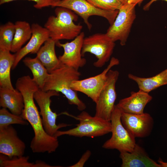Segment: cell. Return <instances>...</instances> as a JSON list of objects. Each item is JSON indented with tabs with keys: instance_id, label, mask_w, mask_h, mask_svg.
I'll use <instances>...</instances> for the list:
<instances>
[{
	"instance_id": "1",
	"label": "cell",
	"mask_w": 167,
	"mask_h": 167,
	"mask_svg": "<svg viewBox=\"0 0 167 167\" xmlns=\"http://www.w3.org/2000/svg\"><path fill=\"white\" fill-rule=\"evenodd\" d=\"M16 88L22 94L24 108L21 115L31 126L34 134L30 147L34 153H51L59 146L58 138L48 135L44 128L42 118L34 101V95L39 88L38 85L30 76L18 79Z\"/></svg>"
},
{
	"instance_id": "17",
	"label": "cell",
	"mask_w": 167,
	"mask_h": 167,
	"mask_svg": "<svg viewBox=\"0 0 167 167\" xmlns=\"http://www.w3.org/2000/svg\"><path fill=\"white\" fill-rule=\"evenodd\" d=\"M122 167H161V165L151 158L141 146L136 144L131 152H120Z\"/></svg>"
},
{
	"instance_id": "14",
	"label": "cell",
	"mask_w": 167,
	"mask_h": 167,
	"mask_svg": "<svg viewBox=\"0 0 167 167\" xmlns=\"http://www.w3.org/2000/svg\"><path fill=\"white\" fill-rule=\"evenodd\" d=\"M26 145L18 137L11 126L0 130V153L10 158L21 157L24 154Z\"/></svg>"
},
{
	"instance_id": "30",
	"label": "cell",
	"mask_w": 167,
	"mask_h": 167,
	"mask_svg": "<svg viewBox=\"0 0 167 167\" xmlns=\"http://www.w3.org/2000/svg\"><path fill=\"white\" fill-rule=\"evenodd\" d=\"M144 0H123L122 3V4L130 3L135 4L136 5L138 4H140Z\"/></svg>"
},
{
	"instance_id": "29",
	"label": "cell",
	"mask_w": 167,
	"mask_h": 167,
	"mask_svg": "<svg viewBox=\"0 0 167 167\" xmlns=\"http://www.w3.org/2000/svg\"><path fill=\"white\" fill-rule=\"evenodd\" d=\"M91 154V152L88 150L82 156L79 161L71 167H82L84 166L85 163L88 161Z\"/></svg>"
},
{
	"instance_id": "32",
	"label": "cell",
	"mask_w": 167,
	"mask_h": 167,
	"mask_svg": "<svg viewBox=\"0 0 167 167\" xmlns=\"http://www.w3.org/2000/svg\"><path fill=\"white\" fill-rule=\"evenodd\" d=\"M158 0H151L148 2L143 7V9L144 11H148L152 4L154 2ZM167 2V0H162Z\"/></svg>"
},
{
	"instance_id": "10",
	"label": "cell",
	"mask_w": 167,
	"mask_h": 167,
	"mask_svg": "<svg viewBox=\"0 0 167 167\" xmlns=\"http://www.w3.org/2000/svg\"><path fill=\"white\" fill-rule=\"evenodd\" d=\"M59 93L54 90L45 91L39 88L34 95V99L40 108V113L44 129L48 135L53 136L60 128L71 125L66 123L56 124L58 115L53 111L51 108L50 98L53 96H58Z\"/></svg>"
},
{
	"instance_id": "26",
	"label": "cell",
	"mask_w": 167,
	"mask_h": 167,
	"mask_svg": "<svg viewBox=\"0 0 167 167\" xmlns=\"http://www.w3.org/2000/svg\"><path fill=\"white\" fill-rule=\"evenodd\" d=\"M28 156L15 157L10 158L0 154V167H35V164L29 161Z\"/></svg>"
},
{
	"instance_id": "25",
	"label": "cell",
	"mask_w": 167,
	"mask_h": 167,
	"mask_svg": "<svg viewBox=\"0 0 167 167\" xmlns=\"http://www.w3.org/2000/svg\"><path fill=\"white\" fill-rule=\"evenodd\" d=\"M29 123L24 119L21 115H17L9 112L6 108L0 109V130L12 124L28 125Z\"/></svg>"
},
{
	"instance_id": "23",
	"label": "cell",
	"mask_w": 167,
	"mask_h": 167,
	"mask_svg": "<svg viewBox=\"0 0 167 167\" xmlns=\"http://www.w3.org/2000/svg\"><path fill=\"white\" fill-rule=\"evenodd\" d=\"M23 62L32 72L33 80L42 90L49 74L47 69L36 57L33 58L26 57Z\"/></svg>"
},
{
	"instance_id": "5",
	"label": "cell",
	"mask_w": 167,
	"mask_h": 167,
	"mask_svg": "<svg viewBox=\"0 0 167 167\" xmlns=\"http://www.w3.org/2000/svg\"><path fill=\"white\" fill-rule=\"evenodd\" d=\"M121 114L122 112L115 105L110 120L112 136L102 147L106 149H116L120 152H131L136 144L135 138L123 126Z\"/></svg>"
},
{
	"instance_id": "4",
	"label": "cell",
	"mask_w": 167,
	"mask_h": 167,
	"mask_svg": "<svg viewBox=\"0 0 167 167\" xmlns=\"http://www.w3.org/2000/svg\"><path fill=\"white\" fill-rule=\"evenodd\" d=\"M79 123L76 127L65 131H58L54 136L66 135L77 137L91 138L103 136L111 132V122L95 116H92L84 110L76 118Z\"/></svg>"
},
{
	"instance_id": "2",
	"label": "cell",
	"mask_w": 167,
	"mask_h": 167,
	"mask_svg": "<svg viewBox=\"0 0 167 167\" xmlns=\"http://www.w3.org/2000/svg\"><path fill=\"white\" fill-rule=\"evenodd\" d=\"M80 75L78 70L62 64L49 73L42 90L61 92L67 98L69 104L76 105L79 111H84L86 108V105L79 98L77 92L71 87L72 82L79 79Z\"/></svg>"
},
{
	"instance_id": "6",
	"label": "cell",
	"mask_w": 167,
	"mask_h": 167,
	"mask_svg": "<svg viewBox=\"0 0 167 167\" xmlns=\"http://www.w3.org/2000/svg\"><path fill=\"white\" fill-rule=\"evenodd\" d=\"M115 45V42L106 33H95L84 37L82 55L83 57L88 52L94 54L97 60L93 65L101 67L109 60Z\"/></svg>"
},
{
	"instance_id": "27",
	"label": "cell",
	"mask_w": 167,
	"mask_h": 167,
	"mask_svg": "<svg viewBox=\"0 0 167 167\" xmlns=\"http://www.w3.org/2000/svg\"><path fill=\"white\" fill-rule=\"evenodd\" d=\"M87 0L96 7L105 10H118L122 5L119 0Z\"/></svg>"
},
{
	"instance_id": "22",
	"label": "cell",
	"mask_w": 167,
	"mask_h": 167,
	"mask_svg": "<svg viewBox=\"0 0 167 167\" xmlns=\"http://www.w3.org/2000/svg\"><path fill=\"white\" fill-rule=\"evenodd\" d=\"M15 32L11 52L16 53L29 40L32 35L31 26L24 21H17L15 23Z\"/></svg>"
},
{
	"instance_id": "12",
	"label": "cell",
	"mask_w": 167,
	"mask_h": 167,
	"mask_svg": "<svg viewBox=\"0 0 167 167\" xmlns=\"http://www.w3.org/2000/svg\"><path fill=\"white\" fill-rule=\"evenodd\" d=\"M84 33H81L70 42L61 43L59 41L56 45L64 49L63 54L58 58L61 63L77 70L83 67L86 63V60L83 58L82 50L84 38Z\"/></svg>"
},
{
	"instance_id": "34",
	"label": "cell",
	"mask_w": 167,
	"mask_h": 167,
	"mask_svg": "<svg viewBox=\"0 0 167 167\" xmlns=\"http://www.w3.org/2000/svg\"><path fill=\"white\" fill-rule=\"evenodd\" d=\"M53 0V3H54V2H58V1H61L62 0Z\"/></svg>"
},
{
	"instance_id": "13",
	"label": "cell",
	"mask_w": 167,
	"mask_h": 167,
	"mask_svg": "<svg viewBox=\"0 0 167 167\" xmlns=\"http://www.w3.org/2000/svg\"><path fill=\"white\" fill-rule=\"evenodd\" d=\"M121 120L124 126L135 138L149 136L153 129V119L148 113L137 114L122 112Z\"/></svg>"
},
{
	"instance_id": "24",
	"label": "cell",
	"mask_w": 167,
	"mask_h": 167,
	"mask_svg": "<svg viewBox=\"0 0 167 167\" xmlns=\"http://www.w3.org/2000/svg\"><path fill=\"white\" fill-rule=\"evenodd\" d=\"M15 32V24L11 22L0 26V49L11 51Z\"/></svg>"
},
{
	"instance_id": "28",
	"label": "cell",
	"mask_w": 167,
	"mask_h": 167,
	"mask_svg": "<svg viewBox=\"0 0 167 167\" xmlns=\"http://www.w3.org/2000/svg\"><path fill=\"white\" fill-rule=\"evenodd\" d=\"M16 0H0V4L2 5ZM34 2L35 4L34 6L36 8L41 9L43 8L51 6L53 2L52 0H27Z\"/></svg>"
},
{
	"instance_id": "20",
	"label": "cell",
	"mask_w": 167,
	"mask_h": 167,
	"mask_svg": "<svg viewBox=\"0 0 167 167\" xmlns=\"http://www.w3.org/2000/svg\"><path fill=\"white\" fill-rule=\"evenodd\" d=\"M11 51L0 49V88L14 90L11 82L10 71L15 61V54Z\"/></svg>"
},
{
	"instance_id": "21",
	"label": "cell",
	"mask_w": 167,
	"mask_h": 167,
	"mask_svg": "<svg viewBox=\"0 0 167 167\" xmlns=\"http://www.w3.org/2000/svg\"><path fill=\"white\" fill-rule=\"evenodd\" d=\"M128 78L135 81L139 90L148 93L162 86L167 85V69L153 76L148 78L139 77L129 74Z\"/></svg>"
},
{
	"instance_id": "8",
	"label": "cell",
	"mask_w": 167,
	"mask_h": 167,
	"mask_svg": "<svg viewBox=\"0 0 167 167\" xmlns=\"http://www.w3.org/2000/svg\"><path fill=\"white\" fill-rule=\"evenodd\" d=\"M136 5L130 3L122 4L118 10L114 22L106 33L114 42L119 41L122 46L126 44L132 25L136 18Z\"/></svg>"
},
{
	"instance_id": "35",
	"label": "cell",
	"mask_w": 167,
	"mask_h": 167,
	"mask_svg": "<svg viewBox=\"0 0 167 167\" xmlns=\"http://www.w3.org/2000/svg\"><path fill=\"white\" fill-rule=\"evenodd\" d=\"M119 1H120L122 3V2L123 1V0H119Z\"/></svg>"
},
{
	"instance_id": "11",
	"label": "cell",
	"mask_w": 167,
	"mask_h": 167,
	"mask_svg": "<svg viewBox=\"0 0 167 167\" xmlns=\"http://www.w3.org/2000/svg\"><path fill=\"white\" fill-rule=\"evenodd\" d=\"M119 64L118 58L112 57L107 67L101 73L84 79L74 81L71 83V87L73 90L85 94L96 103L105 83L108 72L113 67Z\"/></svg>"
},
{
	"instance_id": "9",
	"label": "cell",
	"mask_w": 167,
	"mask_h": 167,
	"mask_svg": "<svg viewBox=\"0 0 167 167\" xmlns=\"http://www.w3.org/2000/svg\"><path fill=\"white\" fill-rule=\"evenodd\" d=\"M119 72L110 69L107 74V79L101 91L96 104L95 116L110 121L117 98L115 85Z\"/></svg>"
},
{
	"instance_id": "19",
	"label": "cell",
	"mask_w": 167,
	"mask_h": 167,
	"mask_svg": "<svg viewBox=\"0 0 167 167\" xmlns=\"http://www.w3.org/2000/svg\"><path fill=\"white\" fill-rule=\"evenodd\" d=\"M0 106L8 109L13 114L21 115L24 108L22 94L16 89L12 90L0 88Z\"/></svg>"
},
{
	"instance_id": "31",
	"label": "cell",
	"mask_w": 167,
	"mask_h": 167,
	"mask_svg": "<svg viewBox=\"0 0 167 167\" xmlns=\"http://www.w3.org/2000/svg\"><path fill=\"white\" fill-rule=\"evenodd\" d=\"M35 163V167H54V166H51L45 162L41 161H36Z\"/></svg>"
},
{
	"instance_id": "3",
	"label": "cell",
	"mask_w": 167,
	"mask_h": 167,
	"mask_svg": "<svg viewBox=\"0 0 167 167\" xmlns=\"http://www.w3.org/2000/svg\"><path fill=\"white\" fill-rule=\"evenodd\" d=\"M55 16L49 17L44 27L49 31L50 38L57 42L62 40L74 39L81 32L82 25L75 24L77 15L67 8L57 7Z\"/></svg>"
},
{
	"instance_id": "33",
	"label": "cell",
	"mask_w": 167,
	"mask_h": 167,
	"mask_svg": "<svg viewBox=\"0 0 167 167\" xmlns=\"http://www.w3.org/2000/svg\"><path fill=\"white\" fill-rule=\"evenodd\" d=\"M158 163L161 165V167H167V162H165L160 158L158 161Z\"/></svg>"
},
{
	"instance_id": "16",
	"label": "cell",
	"mask_w": 167,
	"mask_h": 167,
	"mask_svg": "<svg viewBox=\"0 0 167 167\" xmlns=\"http://www.w3.org/2000/svg\"><path fill=\"white\" fill-rule=\"evenodd\" d=\"M152 99L148 93L139 90L131 92L130 96L120 100L115 106L122 112L141 114L144 113V108Z\"/></svg>"
},
{
	"instance_id": "15",
	"label": "cell",
	"mask_w": 167,
	"mask_h": 167,
	"mask_svg": "<svg viewBox=\"0 0 167 167\" xmlns=\"http://www.w3.org/2000/svg\"><path fill=\"white\" fill-rule=\"evenodd\" d=\"M31 26L32 36L28 43L15 54V58L12 69L17 66L20 60L27 54H36L42 45L50 38L49 32L45 27L37 23H33Z\"/></svg>"
},
{
	"instance_id": "18",
	"label": "cell",
	"mask_w": 167,
	"mask_h": 167,
	"mask_svg": "<svg viewBox=\"0 0 167 167\" xmlns=\"http://www.w3.org/2000/svg\"><path fill=\"white\" fill-rule=\"evenodd\" d=\"M56 43V41L49 38L36 53V57L47 69L49 73L63 64L56 54L55 45Z\"/></svg>"
},
{
	"instance_id": "7",
	"label": "cell",
	"mask_w": 167,
	"mask_h": 167,
	"mask_svg": "<svg viewBox=\"0 0 167 167\" xmlns=\"http://www.w3.org/2000/svg\"><path fill=\"white\" fill-rule=\"evenodd\" d=\"M51 6L62 7L73 11L82 18L89 30L91 29L92 26L89 21L90 16L96 15L104 17L111 25L118 12V10L108 11L99 9L87 0H62L53 3Z\"/></svg>"
}]
</instances>
